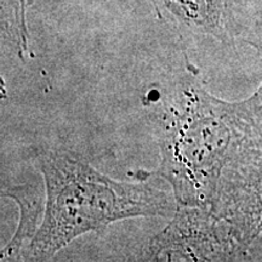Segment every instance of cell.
<instances>
[{
  "instance_id": "cell-6",
  "label": "cell",
  "mask_w": 262,
  "mask_h": 262,
  "mask_svg": "<svg viewBox=\"0 0 262 262\" xmlns=\"http://www.w3.org/2000/svg\"><path fill=\"white\" fill-rule=\"evenodd\" d=\"M29 2H33V0H29Z\"/></svg>"
},
{
  "instance_id": "cell-4",
  "label": "cell",
  "mask_w": 262,
  "mask_h": 262,
  "mask_svg": "<svg viewBox=\"0 0 262 262\" xmlns=\"http://www.w3.org/2000/svg\"><path fill=\"white\" fill-rule=\"evenodd\" d=\"M3 195L10 196L19 206V221L11 241L3 248L2 261H22L26 249L34 238L40 226L41 212L45 209V199L41 192L31 185H21L3 191Z\"/></svg>"
},
{
  "instance_id": "cell-1",
  "label": "cell",
  "mask_w": 262,
  "mask_h": 262,
  "mask_svg": "<svg viewBox=\"0 0 262 262\" xmlns=\"http://www.w3.org/2000/svg\"><path fill=\"white\" fill-rule=\"evenodd\" d=\"M35 164L44 179L45 209L22 261H48L80 235L131 217L173 215L178 206L172 192L148 178L117 181L72 150H42Z\"/></svg>"
},
{
  "instance_id": "cell-5",
  "label": "cell",
  "mask_w": 262,
  "mask_h": 262,
  "mask_svg": "<svg viewBox=\"0 0 262 262\" xmlns=\"http://www.w3.org/2000/svg\"><path fill=\"white\" fill-rule=\"evenodd\" d=\"M232 2H238V3H251V4H256V5H262V0H231ZM231 3H229V6H231Z\"/></svg>"
},
{
  "instance_id": "cell-2",
  "label": "cell",
  "mask_w": 262,
  "mask_h": 262,
  "mask_svg": "<svg viewBox=\"0 0 262 262\" xmlns=\"http://www.w3.org/2000/svg\"><path fill=\"white\" fill-rule=\"evenodd\" d=\"M232 116L228 104L191 77L182 78L166 93L157 117L158 166L140 175L165 180L178 205L209 204L231 146Z\"/></svg>"
},
{
  "instance_id": "cell-3",
  "label": "cell",
  "mask_w": 262,
  "mask_h": 262,
  "mask_svg": "<svg viewBox=\"0 0 262 262\" xmlns=\"http://www.w3.org/2000/svg\"><path fill=\"white\" fill-rule=\"evenodd\" d=\"M157 16L185 34L222 38L231 0H150Z\"/></svg>"
}]
</instances>
